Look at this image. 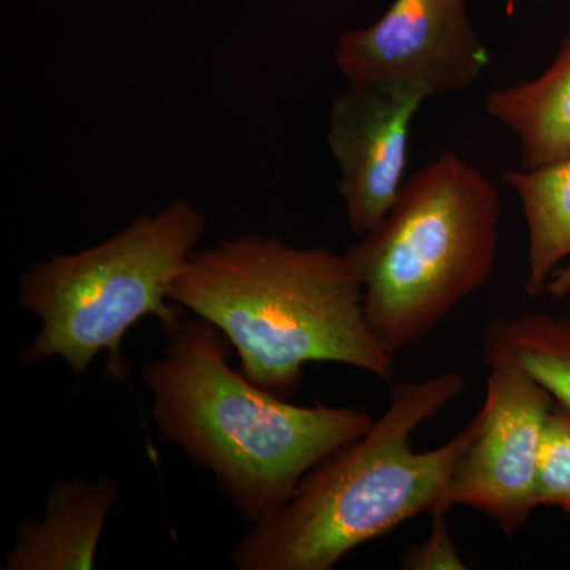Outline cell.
<instances>
[{"instance_id": "9", "label": "cell", "mask_w": 570, "mask_h": 570, "mask_svg": "<svg viewBox=\"0 0 570 570\" xmlns=\"http://www.w3.org/2000/svg\"><path fill=\"white\" fill-rule=\"evenodd\" d=\"M121 485L102 475L94 482L62 479L48 493L41 515L17 527L3 570H88L96 566L105 521Z\"/></svg>"}, {"instance_id": "3", "label": "cell", "mask_w": 570, "mask_h": 570, "mask_svg": "<svg viewBox=\"0 0 570 570\" xmlns=\"http://www.w3.org/2000/svg\"><path fill=\"white\" fill-rule=\"evenodd\" d=\"M466 389L460 373L401 382L363 436L330 453L275 515L232 547L238 570H332L363 543L420 513L444 510L450 480L482 426L480 412L436 449L417 452L412 436Z\"/></svg>"}, {"instance_id": "13", "label": "cell", "mask_w": 570, "mask_h": 570, "mask_svg": "<svg viewBox=\"0 0 570 570\" xmlns=\"http://www.w3.org/2000/svg\"><path fill=\"white\" fill-rule=\"evenodd\" d=\"M535 504L570 513V411L554 401L540 444Z\"/></svg>"}, {"instance_id": "11", "label": "cell", "mask_w": 570, "mask_h": 570, "mask_svg": "<svg viewBox=\"0 0 570 570\" xmlns=\"http://www.w3.org/2000/svg\"><path fill=\"white\" fill-rule=\"evenodd\" d=\"M504 181L519 197L527 223L524 292L546 295L551 277L570 262V157L505 171Z\"/></svg>"}, {"instance_id": "8", "label": "cell", "mask_w": 570, "mask_h": 570, "mask_svg": "<svg viewBox=\"0 0 570 570\" xmlns=\"http://www.w3.org/2000/svg\"><path fill=\"white\" fill-rule=\"evenodd\" d=\"M430 99L411 86L348 85L330 111L328 141L348 225L363 236L395 205L404 184L411 126Z\"/></svg>"}, {"instance_id": "4", "label": "cell", "mask_w": 570, "mask_h": 570, "mask_svg": "<svg viewBox=\"0 0 570 570\" xmlns=\"http://www.w3.org/2000/svg\"><path fill=\"white\" fill-rule=\"evenodd\" d=\"M501 212L497 186L448 151L406 179L387 216L344 253L367 325L390 354L430 335L487 284Z\"/></svg>"}, {"instance_id": "12", "label": "cell", "mask_w": 570, "mask_h": 570, "mask_svg": "<svg viewBox=\"0 0 570 570\" xmlns=\"http://www.w3.org/2000/svg\"><path fill=\"white\" fill-rule=\"evenodd\" d=\"M482 348L487 366H520L570 411V316L520 313L499 318L483 332Z\"/></svg>"}, {"instance_id": "2", "label": "cell", "mask_w": 570, "mask_h": 570, "mask_svg": "<svg viewBox=\"0 0 570 570\" xmlns=\"http://www.w3.org/2000/svg\"><path fill=\"white\" fill-rule=\"evenodd\" d=\"M170 302L219 328L239 371L291 397L309 363H337L390 381L395 355L367 325L363 291L346 254L243 235L195 249Z\"/></svg>"}, {"instance_id": "7", "label": "cell", "mask_w": 570, "mask_h": 570, "mask_svg": "<svg viewBox=\"0 0 570 570\" xmlns=\"http://www.w3.org/2000/svg\"><path fill=\"white\" fill-rule=\"evenodd\" d=\"M335 61L348 85L411 86L433 97L478 81L490 55L466 0H395L370 28L341 36Z\"/></svg>"}, {"instance_id": "14", "label": "cell", "mask_w": 570, "mask_h": 570, "mask_svg": "<svg viewBox=\"0 0 570 570\" xmlns=\"http://www.w3.org/2000/svg\"><path fill=\"white\" fill-rule=\"evenodd\" d=\"M431 530L417 546L411 547L401 557L404 570H466L469 566L461 558L459 547L450 531L448 512L436 510L430 513Z\"/></svg>"}, {"instance_id": "5", "label": "cell", "mask_w": 570, "mask_h": 570, "mask_svg": "<svg viewBox=\"0 0 570 570\" xmlns=\"http://www.w3.org/2000/svg\"><path fill=\"white\" fill-rule=\"evenodd\" d=\"M205 230L200 208L178 198L100 245L31 264L20 276L18 305L39 318L40 330L22 360L37 365L59 356L80 376L105 352L111 376L124 381L129 328L153 316L164 330L184 316L170 302L171 285Z\"/></svg>"}, {"instance_id": "10", "label": "cell", "mask_w": 570, "mask_h": 570, "mask_svg": "<svg viewBox=\"0 0 570 570\" xmlns=\"http://www.w3.org/2000/svg\"><path fill=\"white\" fill-rule=\"evenodd\" d=\"M485 111L519 138L521 167L570 157V33L539 77L490 92Z\"/></svg>"}, {"instance_id": "6", "label": "cell", "mask_w": 570, "mask_h": 570, "mask_svg": "<svg viewBox=\"0 0 570 570\" xmlns=\"http://www.w3.org/2000/svg\"><path fill=\"white\" fill-rule=\"evenodd\" d=\"M487 379L482 426L453 472L445 510L466 505L504 534L527 527L535 504V475L543 428L554 397L515 365H493Z\"/></svg>"}, {"instance_id": "1", "label": "cell", "mask_w": 570, "mask_h": 570, "mask_svg": "<svg viewBox=\"0 0 570 570\" xmlns=\"http://www.w3.org/2000/svg\"><path fill=\"white\" fill-rule=\"evenodd\" d=\"M164 333L163 355L141 371L151 417L250 527L275 515L311 469L373 425L360 409L299 406L258 387L230 366V341L205 318L184 314Z\"/></svg>"}, {"instance_id": "15", "label": "cell", "mask_w": 570, "mask_h": 570, "mask_svg": "<svg viewBox=\"0 0 570 570\" xmlns=\"http://www.w3.org/2000/svg\"><path fill=\"white\" fill-rule=\"evenodd\" d=\"M547 294L554 296V298H564L570 296V262L569 265L562 266L551 277Z\"/></svg>"}]
</instances>
